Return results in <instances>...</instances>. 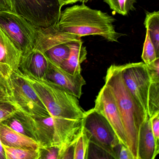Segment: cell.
I'll use <instances>...</instances> for the list:
<instances>
[{
	"instance_id": "cell-20",
	"label": "cell",
	"mask_w": 159,
	"mask_h": 159,
	"mask_svg": "<svg viewBox=\"0 0 159 159\" xmlns=\"http://www.w3.org/2000/svg\"><path fill=\"white\" fill-rule=\"evenodd\" d=\"M90 143V137L83 126L74 146L73 159H88Z\"/></svg>"
},
{
	"instance_id": "cell-23",
	"label": "cell",
	"mask_w": 159,
	"mask_h": 159,
	"mask_svg": "<svg viewBox=\"0 0 159 159\" xmlns=\"http://www.w3.org/2000/svg\"><path fill=\"white\" fill-rule=\"evenodd\" d=\"M0 97L4 98L17 107L13 99V88L11 77L4 75L0 70Z\"/></svg>"
},
{
	"instance_id": "cell-15",
	"label": "cell",
	"mask_w": 159,
	"mask_h": 159,
	"mask_svg": "<svg viewBox=\"0 0 159 159\" xmlns=\"http://www.w3.org/2000/svg\"><path fill=\"white\" fill-rule=\"evenodd\" d=\"M0 139L2 144L9 147L33 150L40 148L33 139L15 132L2 122L0 123Z\"/></svg>"
},
{
	"instance_id": "cell-17",
	"label": "cell",
	"mask_w": 159,
	"mask_h": 159,
	"mask_svg": "<svg viewBox=\"0 0 159 159\" xmlns=\"http://www.w3.org/2000/svg\"><path fill=\"white\" fill-rule=\"evenodd\" d=\"M48 64L46 56L39 51L33 49L27 54L22 56L20 68H25L37 77L44 78Z\"/></svg>"
},
{
	"instance_id": "cell-35",
	"label": "cell",
	"mask_w": 159,
	"mask_h": 159,
	"mask_svg": "<svg viewBox=\"0 0 159 159\" xmlns=\"http://www.w3.org/2000/svg\"><path fill=\"white\" fill-rule=\"evenodd\" d=\"M5 100V99H4V98H2L0 97V100Z\"/></svg>"
},
{
	"instance_id": "cell-5",
	"label": "cell",
	"mask_w": 159,
	"mask_h": 159,
	"mask_svg": "<svg viewBox=\"0 0 159 159\" xmlns=\"http://www.w3.org/2000/svg\"><path fill=\"white\" fill-rule=\"evenodd\" d=\"M80 38L60 30L57 24L46 28H37L33 49L61 66L68 57L70 44Z\"/></svg>"
},
{
	"instance_id": "cell-21",
	"label": "cell",
	"mask_w": 159,
	"mask_h": 159,
	"mask_svg": "<svg viewBox=\"0 0 159 159\" xmlns=\"http://www.w3.org/2000/svg\"><path fill=\"white\" fill-rule=\"evenodd\" d=\"M109 5L111 10L121 15L125 16L132 11H134L136 0H103Z\"/></svg>"
},
{
	"instance_id": "cell-27",
	"label": "cell",
	"mask_w": 159,
	"mask_h": 159,
	"mask_svg": "<svg viewBox=\"0 0 159 159\" xmlns=\"http://www.w3.org/2000/svg\"><path fill=\"white\" fill-rule=\"evenodd\" d=\"M39 159H59V148L57 147L40 148Z\"/></svg>"
},
{
	"instance_id": "cell-28",
	"label": "cell",
	"mask_w": 159,
	"mask_h": 159,
	"mask_svg": "<svg viewBox=\"0 0 159 159\" xmlns=\"http://www.w3.org/2000/svg\"><path fill=\"white\" fill-rule=\"evenodd\" d=\"M152 83H159V58L147 65Z\"/></svg>"
},
{
	"instance_id": "cell-25",
	"label": "cell",
	"mask_w": 159,
	"mask_h": 159,
	"mask_svg": "<svg viewBox=\"0 0 159 159\" xmlns=\"http://www.w3.org/2000/svg\"><path fill=\"white\" fill-rule=\"evenodd\" d=\"M2 122L15 132L33 139L35 140L33 135L30 133L29 129L26 127L23 122L16 117L15 114L9 117Z\"/></svg>"
},
{
	"instance_id": "cell-13",
	"label": "cell",
	"mask_w": 159,
	"mask_h": 159,
	"mask_svg": "<svg viewBox=\"0 0 159 159\" xmlns=\"http://www.w3.org/2000/svg\"><path fill=\"white\" fill-rule=\"evenodd\" d=\"M22 53L0 27V70L8 77L19 70Z\"/></svg>"
},
{
	"instance_id": "cell-18",
	"label": "cell",
	"mask_w": 159,
	"mask_h": 159,
	"mask_svg": "<svg viewBox=\"0 0 159 159\" xmlns=\"http://www.w3.org/2000/svg\"><path fill=\"white\" fill-rule=\"evenodd\" d=\"M144 25L159 56V11L147 12Z\"/></svg>"
},
{
	"instance_id": "cell-24",
	"label": "cell",
	"mask_w": 159,
	"mask_h": 159,
	"mask_svg": "<svg viewBox=\"0 0 159 159\" xmlns=\"http://www.w3.org/2000/svg\"><path fill=\"white\" fill-rule=\"evenodd\" d=\"M141 58L143 62L146 65H149L159 58V56L156 53L155 47L151 40L148 32L147 30Z\"/></svg>"
},
{
	"instance_id": "cell-10",
	"label": "cell",
	"mask_w": 159,
	"mask_h": 159,
	"mask_svg": "<svg viewBox=\"0 0 159 159\" xmlns=\"http://www.w3.org/2000/svg\"><path fill=\"white\" fill-rule=\"evenodd\" d=\"M13 99L18 110L32 116H51L45 105L31 85L17 73L11 76Z\"/></svg>"
},
{
	"instance_id": "cell-9",
	"label": "cell",
	"mask_w": 159,
	"mask_h": 159,
	"mask_svg": "<svg viewBox=\"0 0 159 159\" xmlns=\"http://www.w3.org/2000/svg\"><path fill=\"white\" fill-rule=\"evenodd\" d=\"M120 66L125 86L138 105L148 114V97L151 82L147 65L138 62Z\"/></svg>"
},
{
	"instance_id": "cell-29",
	"label": "cell",
	"mask_w": 159,
	"mask_h": 159,
	"mask_svg": "<svg viewBox=\"0 0 159 159\" xmlns=\"http://www.w3.org/2000/svg\"><path fill=\"white\" fill-rule=\"evenodd\" d=\"M150 118L152 131L155 143L157 147L159 148V112L156 113Z\"/></svg>"
},
{
	"instance_id": "cell-33",
	"label": "cell",
	"mask_w": 159,
	"mask_h": 159,
	"mask_svg": "<svg viewBox=\"0 0 159 159\" xmlns=\"http://www.w3.org/2000/svg\"><path fill=\"white\" fill-rule=\"evenodd\" d=\"M0 159H6L5 151L1 139H0Z\"/></svg>"
},
{
	"instance_id": "cell-30",
	"label": "cell",
	"mask_w": 159,
	"mask_h": 159,
	"mask_svg": "<svg viewBox=\"0 0 159 159\" xmlns=\"http://www.w3.org/2000/svg\"><path fill=\"white\" fill-rule=\"evenodd\" d=\"M118 159H134L128 148L121 144L118 154Z\"/></svg>"
},
{
	"instance_id": "cell-11",
	"label": "cell",
	"mask_w": 159,
	"mask_h": 159,
	"mask_svg": "<svg viewBox=\"0 0 159 159\" xmlns=\"http://www.w3.org/2000/svg\"><path fill=\"white\" fill-rule=\"evenodd\" d=\"M94 109L103 115L113 128L121 145L127 146L124 127L113 94L104 85L98 93Z\"/></svg>"
},
{
	"instance_id": "cell-6",
	"label": "cell",
	"mask_w": 159,
	"mask_h": 159,
	"mask_svg": "<svg viewBox=\"0 0 159 159\" xmlns=\"http://www.w3.org/2000/svg\"><path fill=\"white\" fill-rule=\"evenodd\" d=\"M11 11L21 16L36 28L57 25L62 7L58 0H10Z\"/></svg>"
},
{
	"instance_id": "cell-12",
	"label": "cell",
	"mask_w": 159,
	"mask_h": 159,
	"mask_svg": "<svg viewBox=\"0 0 159 159\" xmlns=\"http://www.w3.org/2000/svg\"><path fill=\"white\" fill-rule=\"evenodd\" d=\"M47 59L48 67L45 78L80 98L82 95V87L86 84L81 73H70L64 69L61 66L51 61L48 57Z\"/></svg>"
},
{
	"instance_id": "cell-16",
	"label": "cell",
	"mask_w": 159,
	"mask_h": 159,
	"mask_svg": "<svg viewBox=\"0 0 159 159\" xmlns=\"http://www.w3.org/2000/svg\"><path fill=\"white\" fill-rule=\"evenodd\" d=\"M87 54V50L85 46L83 45L81 38H79L70 44L68 57L61 66L73 74L81 73V65L86 60Z\"/></svg>"
},
{
	"instance_id": "cell-4",
	"label": "cell",
	"mask_w": 159,
	"mask_h": 159,
	"mask_svg": "<svg viewBox=\"0 0 159 159\" xmlns=\"http://www.w3.org/2000/svg\"><path fill=\"white\" fill-rule=\"evenodd\" d=\"M15 115L33 135L40 148H60L78 136L83 127V119L78 120L50 116H32L17 110Z\"/></svg>"
},
{
	"instance_id": "cell-2",
	"label": "cell",
	"mask_w": 159,
	"mask_h": 159,
	"mask_svg": "<svg viewBox=\"0 0 159 159\" xmlns=\"http://www.w3.org/2000/svg\"><path fill=\"white\" fill-rule=\"evenodd\" d=\"M115 21V18L107 13L82 3L61 11L57 26L64 32L80 38L99 36L111 42H119V39L124 35L116 31L113 25Z\"/></svg>"
},
{
	"instance_id": "cell-34",
	"label": "cell",
	"mask_w": 159,
	"mask_h": 159,
	"mask_svg": "<svg viewBox=\"0 0 159 159\" xmlns=\"http://www.w3.org/2000/svg\"><path fill=\"white\" fill-rule=\"evenodd\" d=\"M92 0H79V2H81L82 3H87L89 1H91Z\"/></svg>"
},
{
	"instance_id": "cell-7",
	"label": "cell",
	"mask_w": 159,
	"mask_h": 159,
	"mask_svg": "<svg viewBox=\"0 0 159 159\" xmlns=\"http://www.w3.org/2000/svg\"><path fill=\"white\" fill-rule=\"evenodd\" d=\"M83 126L90 137V143L103 150L111 158L118 159L120 143L113 128L103 115L94 108L85 111Z\"/></svg>"
},
{
	"instance_id": "cell-3",
	"label": "cell",
	"mask_w": 159,
	"mask_h": 159,
	"mask_svg": "<svg viewBox=\"0 0 159 159\" xmlns=\"http://www.w3.org/2000/svg\"><path fill=\"white\" fill-rule=\"evenodd\" d=\"M15 73L30 84L51 116L71 120L84 118L85 111L80 106L79 98L60 85L45 77H37L25 68H20Z\"/></svg>"
},
{
	"instance_id": "cell-1",
	"label": "cell",
	"mask_w": 159,
	"mask_h": 159,
	"mask_svg": "<svg viewBox=\"0 0 159 159\" xmlns=\"http://www.w3.org/2000/svg\"><path fill=\"white\" fill-rule=\"evenodd\" d=\"M105 82L116 101L125 131L127 148L134 159H139V131L148 114L138 105L125 86L120 65L114 64L108 68Z\"/></svg>"
},
{
	"instance_id": "cell-31",
	"label": "cell",
	"mask_w": 159,
	"mask_h": 159,
	"mask_svg": "<svg viewBox=\"0 0 159 159\" xmlns=\"http://www.w3.org/2000/svg\"><path fill=\"white\" fill-rule=\"evenodd\" d=\"M11 10L10 0H0V11Z\"/></svg>"
},
{
	"instance_id": "cell-8",
	"label": "cell",
	"mask_w": 159,
	"mask_h": 159,
	"mask_svg": "<svg viewBox=\"0 0 159 159\" xmlns=\"http://www.w3.org/2000/svg\"><path fill=\"white\" fill-rule=\"evenodd\" d=\"M0 27L21 52L22 56L34 48L37 28L11 10L0 11Z\"/></svg>"
},
{
	"instance_id": "cell-32",
	"label": "cell",
	"mask_w": 159,
	"mask_h": 159,
	"mask_svg": "<svg viewBox=\"0 0 159 159\" xmlns=\"http://www.w3.org/2000/svg\"><path fill=\"white\" fill-rule=\"evenodd\" d=\"M61 7H63L68 4H72L79 2V0H58Z\"/></svg>"
},
{
	"instance_id": "cell-26",
	"label": "cell",
	"mask_w": 159,
	"mask_h": 159,
	"mask_svg": "<svg viewBox=\"0 0 159 159\" xmlns=\"http://www.w3.org/2000/svg\"><path fill=\"white\" fill-rule=\"evenodd\" d=\"M18 108L6 100H0V123L14 115Z\"/></svg>"
},
{
	"instance_id": "cell-19",
	"label": "cell",
	"mask_w": 159,
	"mask_h": 159,
	"mask_svg": "<svg viewBox=\"0 0 159 159\" xmlns=\"http://www.w3.org/2000/svg\"><path fill=\"white\" fill-rule=\"evenodd\" d=\"M2 145L6 159H39V150L14 148Z\"/></svg>"
},
{
	"instance_id": "cell-22",
	"label": "cell",
	"mask_w": 159,
	"mask_h": 159,
	"mask_svg": "<svg viewBox=\"0 0 159 159\" xmlns=\"http://www.w3.org/2000/svg\"><path fill=\"white\" fill-rule=\"evenodd\" d=\"M159 112V83H152L148 97V114L150 118Z\"/></svg>"
},
{
	"instance_id": "cell-14",
	"label": "cell",
	"mask_w": 159,
	"mask_h": 159,
	"mask_svg": "<svg viewBox=\"0 0 159 159\" xmlns=\"http://www.w3.org/2000/svg\"><path fill=\"white\" fill-rule=\"evenodd\" d=\"M139 159H154L159 153L152 131L150 118L147 115L142 123L139 137Z\"/></svg>"
}]
</instances>
